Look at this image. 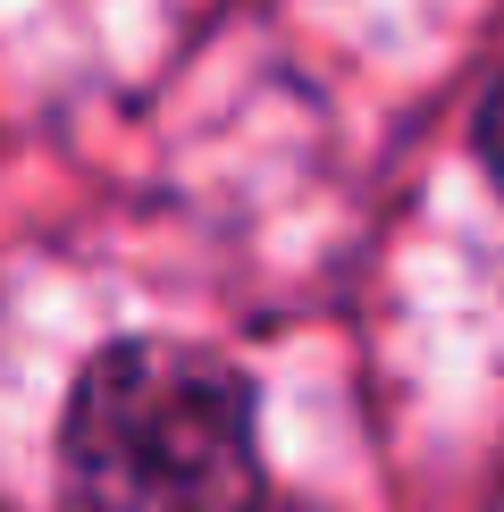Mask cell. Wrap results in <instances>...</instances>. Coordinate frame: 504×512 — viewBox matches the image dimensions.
Here are the masks:
<instances>
[{
  "label": "cell",
  "instance_id": "6da1fadb",
  "mask_svg": "<svg viewBox=\"0 0 504 512\" xmlns=\"http://www.w3.org/2000/svg\"><path fill=\"white\" fill-rule=\"evenodd\" d=\"M261 420L219 353L135 336L84 361L59 420V512H261Z\"/></svg>",
  "mask_w": 504,
  "mask_h": 512
},
{
  "label": "cell",
  "instance_id": "7a4b0ae2",
  "mask_svg": "<svg viewBox=\"0 0 504 512\" xmlns=\"http://www.w3.org/2000/svg\"><path fill=\"white\" fill-rule=\"evenodd\" d=\"M479 160H488V177L504 185V76H496L488 110H479Z\"/></svg>",
  "mask_w": 504,
  "mask_h": 512
}]
</instances>
